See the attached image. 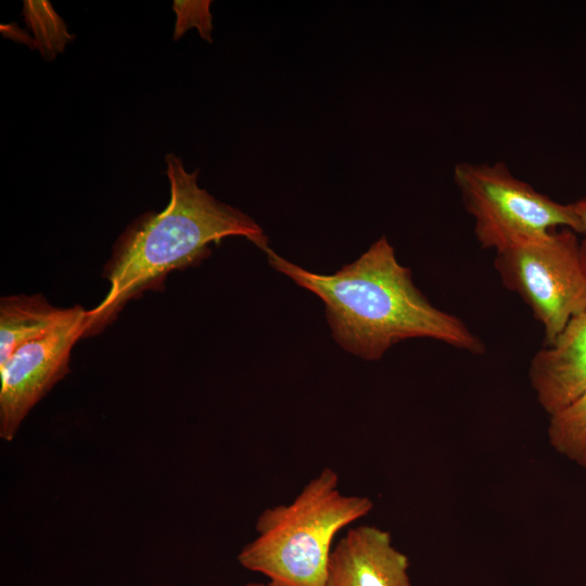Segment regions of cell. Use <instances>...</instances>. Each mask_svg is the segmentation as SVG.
I'll return each mask as SVG.
<instances>
[{
  "label": "cell",
  "instance_id": "30bf717a",
  "mask_svg": "<svg viewBox=\"0 0 586 586\" xmlns=\"http://www.w3.org/2000/svg\"><path fill=\"white\" fill-rule=\"evenodd\" d=\"M548 437L559 454L586 470V392L550 415Z\"/></svg>",
  "mask_w": 586,
  "mask_h": 586
},
{
  "label": "cell",
  "instance_id": "ba28073f",
  "mask_svg": "<svg viewBox=\"0 0 586 586\" xmlns=\"http://www.w3.org/2000/svg\"><path fill=\"white\" fill-rule=\"evenodd\" d=\"M528 377L542 408L550 416L586 392V310L532 358Z\"/></svg>",
  "mask_w": 586,
  "mask_h": 586
},
{
  "label": "cell",
  "instance_id": "8992f818",
  "mask_svg": "<svg viewBox=\"0 0 586 586\" xmlns=\"http://www.w3.org/2000/svg\"><path fill=\"white\" fill-rule=\"evenodd\" d=\"M87 310L20 346L0 364V436L10 442L33 407L69 371L71 352L85 336Z\"/></svg>",
  "mask_w": 586,
  "mask_h": 586
},
{
  "label": "cell",
  "instance_id": "5b68a950",
  "mask_svg": "<svg viewBox=\"0 0 586 586\" xmlns=\"http://www.w3.org/2000/svg\"><path fill=\"white\" fill-rule=\"evenodd\" d=\"M494 265L543 326L545 345L586 310V252L571 229L496 253Z\"/></svg>",
  "mask_w": 586,
  "mask_h": 586
},
{
  "label": "cell",
  "instance_id": "5bb4252c",
  "mask_svg": "<svg viewBox=\"0 0 586 586\" xmlns=\"http://www.w3.org/2000/svg\"><path fill=\"white\" fill-rule=\"evenodd\" d=\"M241 586H268V585H265V584H262V583H246V584L241 585Z\"/></svg>",
  "mask_w": 586,
  "mask_h": 586
},
{
  "label": "cell",
  "instance_id": "7a4b0ae2",
  "mask_svg": "<svg viewBox=\"0 0 586 586\" xmlns=\"http://www.w3.org/2000/svg\"><path fill=\"white\" fill-rule=\"evenodd\" d=\"M165 163L170 200L162 212L139 215L116 240L102 275L110 289L87 310L84 337L99 334L131 300L162 291L171 271L200 265L212 254V243L243 235L263 251L269 247L253 218L200 188L199 169L187 171L173 153L166 154Z\"/></svg>",
  "mask_w": 586,
  "mask_h": 586
},
{
  "label": "cell",
  "instance_id": "4fadbf2b",
  "mask_svg": "<svg viewBox=\"0 0 586 586\" xmlns=\"http://www.w3.org/2000/svg\"><path fill=\"white\" fill-rule=\"evenodd\" d=\"M573 205L581 222L582 234L585 235V238L582 240V244L586 252V196L573 202Z\"/></svg>",
  "mask_w": 586,
  "mask_h": 586
},
{
  "label": "cell",
  "instance_id": "277c9868",
  "mask_svg": "<svg viewBox=\"0 0 586 586\" xmlns=\"http://www.w3.org/2000/svg\"><path fill=\"white\" fill-rule=\"evenodd\" d=\"M454 181L480 245L496 253L538 241L558 229L582 234L573 203L563 204L514 176L502 162H460Z\"/></svg>",
  "mask_w": 586,
  "mask_h": 586
},
{
  "label": "cell",
  "instance_id": "3957f363",
  "mask_svg": "<svg viewBox=\"0 0 586 586\" xmlns=\"http://www.w3.org/2000/svg\"><path fill=\"white\" fill-rule=\"evenodd\" d=\"M372 507L368 497L342 494L337 473L326 467L293 501L259 514L258 535L242 548L238 561L268 577V586H324L336 534Z\"/></svg>",
  "mask_w": 586,
  "mask_h": 586
},
{
  "label": "cell",
  "instance_id": "8fae6325",
  "mask_svg": "<svg viewBox=\"0 0 586 586\" xmlns=\"http://www.w3.org/2000/svg\"><path fill=\"white\" fill-rule=\"evenodd\" d=\"M24 16L44 60H53L73 40L74 36L49 1H24Z\"/></svg>",
  "mask_w": 586,
  "mask_h": 586
},
{
  "label": "cell",
  "instance_id": "9c48e42d",
  "mask_svg": "<svg viewBox=\"0 0 586 586\" xmlns=\"http://www.w3.org/2000/svg\"><path fill=\"white\" fill-rule=\"evenodd\" d=\"M78 306L55 307L41 294L1 297L0 364L23 344L43 336L69 319Z\"/></svg>",
  "mask_w": 586,
  "mask_h": 586
},
{
  "label": "cell",
  "instance_id": "7c38bea8",
  "mask_svg": "<svg viewBox=\"0 0 586 586\" xmlns=\"http://www.w3.org/2000/svg\"><path fill=\"white\" fill-rule=\"evenodd\" d=\"M211 1H174L177 15L174 38L177 40L188 28L196 27L204 40L212 42Z\"/></svg>",
  "mask_w": 586,
  "mask_h": 586
},
{
  "label": "cell",
  "instance_id": "6da1fadb",
  "mask_svg": "<svg viewBox=\"0 0 586 586\" xmlns=\"http://www.w3.org/2000/svg\"><path fill=\"white\" fill-rule=\"evenodd\" d=\"M264 252L276 270L322 300L334 340L351 354L378 360L394 344L416 337L471 354L485 352L482 340L460 318L421 293L385 237L332 275L310 272L270 247Z\"/></svg>",
  "mask_w": 586,
  "mask_h": 586
},
{
  "label": "cell",
  "instance_id": "52a82bcc",
  "mask_svg": "<svg viewBox=\"0 0 586 586\" xmlns=\"http://www.w3.org/2000/svg\"><path fill=\"white\" fill-rule=\"evenodd\" d=\"M409 561L390 533L371 525L351 527L331 550L324 586H411Z\"/></svg>",
  "mask_w": 586,
  "mask_h": 586
}]
</instances>
